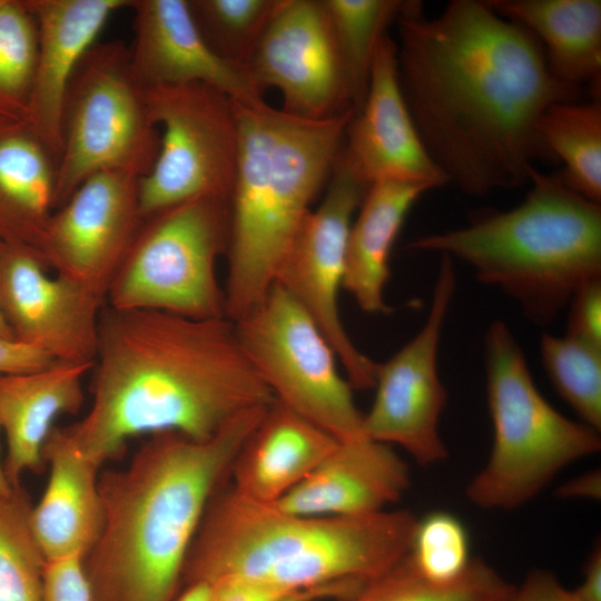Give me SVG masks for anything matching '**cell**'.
Returning a JSON list of instances; mask_svg holds the SVG:
<instances>
[{
    "label": "cell",
    "instance_id": "6da1fadb",
    "mask_svg": "<svg viewBox=\"0 0 601 601\" xmlns=\"http://www.w3.org/2000/svg\"><path fill=\"white\" fill-rule=\"evenodd\" d=\"M397 22V73L431 159L447 183L483 196L530 180L549 159L536 131L543 111L577 98L535 37L485 0H452L434 18L408 1Z\"/></svg>",
    "mask_w": 601,
    "mask_h": 601
},
{
    "label": "cell",
    "instance_id": "7a4b0ae2",
    "mask_svg": "<svg viewBox=\"0 0 601 601\" xmlns=\"http://www.w3.org/2000/svg\"><path fill=\"white\" fill-rule=\"evenodd\" d=\"M90 372L89 411L60 427L99 467L135 436L175 431L206 441L240 413L275 401L227 317L105 304Z\"/></svg>",
    "mask_w": 601,
    "mask_h": 601
},
{
    "label": "cell",
    "instance_id": "3957f363",
    "mask_svg": "<svg viewBox=\"0 0 601 601\" xmlns=\"http://www.w3.org/2000/svg\"><path fill=\"white\" fill-rule=\"evenodd\" d=\"M249 408L206 441L150 434L129 463L99 474L100 535L82 559L91 601H175L214 493L265 414Z\"/></svg>",
    "mask_w": 601,
    "mask_h": 601
},
{
    "label": "cell",
    "instance_id": "277c9868",
    "mask_svg": "<svg viewBox=\"0 0 601 601\" xmlns=\"http://www.w3.org/2000/svg\"><path fill=\"white\" fill-rule=\"evenodd\" d=\"M418 519L406 510L303 515L248 500L226 482L211 496L187 553L181 589L227 577L302 590L367 582L411 551Z\"/></svg>",
    "mask_w": 601,
    "mask_h": 601
},
{
    "label": "cell",
    "instance_id": "5b68a950",
    "mask_svg": "<svg viewBox=\"0 0 601 601\" xmlns=\"http://www.w3.org/2000/svg\"><path fill=\"white\" fill-rule=\"evenodd\" d=\"M231 100L238 160L224 296L225 316L235 322L274 284L312 203L329 179L355 111L314 120L264 100Z\"/></svg>",
    "mask_w": 601,
    "mask_h": 601
},
{
    "label": "cell",
    "instance_id": "8992f818",
    "mask_svg": "<svg viewBox=\"0 0 601 601\" xmlns=\"http://www.w3.org/2000/svg\"><path fill=\"white\" fill-rule=\"evenodd\" d=\"M515 208L480 211L463 228L408 247L470 265L480 282L514 299L532 323H551L584 284L601 278V204L570 189L559 174L530 173Z\"/></svg>",
    "mask_w": 601,
    "mask_h": 601
},
{
    "label": "cell",
    "instance_id": "52a82bcc",
    "mask_svg": "<svg viewBox=\"0 0 601 601\" xmlns=\"http://www.w3.org/2000/svg\"><path fill=\"white\" fill-rule=\"evenodd\" d=\"M485 356L494 440L466 496L483 510L513 511L534 499L565 466L598 453L600 432L565 417L548 403L520 345L501 321L487 328Z\"/></svg>",
    "mask_w": 601,
    "mask_h": 601
},
{
    "label": "cell",
    "instance_id": "ba28073f",
    "mask_svg": "<svg viewBox=\"0 0 601 601\" xmlns=\"http://www.w3.org/2000/svg\"><path fill=\"white\" fill-rule=\"evenodd\" d=\"M53 210L97 173L150 171L160 134L124 42L96 41L82 56L65 93Z\"/></svg>",
    "mask_w": 601,
    "mask_h": 601
},
{
    "label": "cell",
    "instance_id": "9c48e42d",
    "mask_svg": "<svg viewBox=\"0 0 601 601\" xmlns=\"http://www.w3.org/2000/svg\"><path fill=\"white\" fill-rule=\"evenodd\" d=\"M229 235L226 197L201 196L146 217L106 304L199 319L226 317L216 263L227 253Z\"/></svg>",
    "mask_w": 601,
    "mask_h": 601
},
{
    "label": "cell",
    "instance_id": "30bf717a",
    "mask_svg": "<svg viewBox=\"0 0 601 601\" xmlns=\"http://www.w3.org/2000/svg\"><path fill=\"white\" fill-rule=\"evenodd\" d=\"M239 343L276 401L337 441L363 434L364 414L323 332L277 283L234 322Z\"/></svg>",
    "mask_w": 601,
    "mask_h": 601
},
{
    "label": "cell",
    "instance_id": "8fae6325",
    "mask_svg": "<svg viewBox=\"0 0 601 601\" xmlns=\"http://www.w3.org/2000/svg\"><path fill=\"white\" fill-rule=\"evenodd\" d=\"M146 96L162 135L156 161L139 181L142 216L201 196L230 198L238 160L231 98L200 82L146 87Z\"/></svg>",
    "mask_w": 601,
    "mask_h": 601
},
{
    "label": "cell",
    "instance_id": "7c38bea8",
    "mask_svg": "<svg viewBox=\"0 0 601 601\" xmlns=\"http://www.w3.org/2000/svg\"><path fill=\"white\" fill-rule=\"evenodd\" d=\"M367 188L348 168L339 150L326 194L306 217L274 280L323 332L355 390L374 388L377 363L348 336L338 298L352 218Z\"/></svg>",
    "mask_w": 601,
    "mask_h": 601
},
{
    "label": "cell",
    "instance_id": "4fadbf2b",
    "mask_svg": "<svg viewBox=\"0 0 601 601\" xmlns=\"http://www.w3.org/2000/svg\"><path fill=\"white\" fill-rule=\"evenodd\" d=\"M454 289L453 259L442 255L425 324L392 357L376 364L375 398L363 417L365 436L401 446L422 465L447 456L439 431L447 392L437 372V351Z\"/></svg>",
    "mask_w": 601,
    "mask_h": 601
},
{
    "label": "cell",
    "instance_id": "5bb4252c",
    "mask_svg": "<svg viewBox=\"0 0 601 601\" xmlns=\"http://www.w3.org/2000/svg\"><path fill=\"white\" fill-rule=\"evenodd\" d=\"M140 178L126 170L90 176L52 211L45 231L40 255L46 266L89 288L105 303L145 220Z\"/></svg>",
    "mask_w": 601,
    "mask_h": 601
},
{
    "label": "cell",
    "instance_id": "9a60e30c",
    "mask_svg": "<svg viewBox=\"0 0 601 601\" xmlns=\"http://www.w3.org/2000/svg\"><path fill=\"white\" fill-rule=\"evenodd\" d=\"M247 68L264 92L280 91L289 115L322 120L353 109L323 0H282Z\"/></svg>",
    "mask_w": 601,
    "mask_h": 601
},
{
    "label": "cell",
    "instance_id": "2e32d148",
    "mask_svg": "<svg viewBox=\"0 0 601 601\" xmlns=\"http://www.w3.org/2000/svg\"><path fill=\"white\" fill-rule=\"evenodd\" d=\"M35 250L0 242V311L16 342L56 361L93 364L106 304L66 276L50 277Z\"/></svg>",
    "mask_w": 601,
    "mask_h": 601
},
{
    "label": "cell",
    "instance_id": "e0dca14e",
    "mask_svg": "<svg viewBox=\"0 0 601 601\" xmlns=\"http://www.w3.org/2000/svg\"><path fill=\"white\" fill-rule=\"evenodd\" d=\"M341 155L367 187L384 180L420 183L430 188L447 181L428 156L403 97L396 42L381 40L365 100L349 120Z\"/></svg>",
    "mask_w": 601,
    "mask_h": 601
},
{
    "label": "cell",
    "instance_id": "ac0fdd59",
    "mask_svg": "<svg viewBox=\"0 0 601 601\" xmlns=\"http://www.w3.org/2000/svg\"><path fill=\"white\" fill-rule=\"evenodd\" d=\"M134 41L129 48L145 87L209 85L234 100H263L248 69L219 58L201 37L188 0H130Z\"/></svg>",
    "mask_w": 601,
    "mask_h": 601
},
{
    "label": "cell",
    "instance_id": "d6986e66",
    "mask_svg": "<svg viewBox=\"0 0 601 601\" xmlns=\"http://www.w3.org/2000/svg\"><path fill=\"white\" fill-rule=\"evenodd\" d=\"M411 483L407 463L391 445L365 435L332 452L275 504L303 515L362 516L396 503Z\"/></svg>",
    "mask_w": 601,
    "mask_h": 601
},
{
    "label": "cell",
    "instance_id": "ffe728a7",
    "mask_svg": "<svg viewBox=\"0 0 601 601\" xmlns=\"http://www.w3.org/2000/svg\"><path fill=\"white\" fill-rule=\"evenodd\" d=\"M38 24V55L26 122L57 162L69 80L109 17L130 0H27Z\"/></svg>",
    "mask_w": 601,
    "mask_h": 601
},
{
    "label": "cell",
    "instance_id": "44dd1931",
    "mask_svg": "<svg viewBox=\"0 0 601 601\" xmlns=\"http://www.w3.org/2000/svg\"><path fill=\"white\" fill-rule=\"evenodd\" d=\"M42 457L49 465V477L40 501L31 509L33 535L47 561L83 559L102 528L100 467L71 444L60 426L51 430Z\"/></svg>",
    "mask_w": 601,
    "mask_h": 601
},
{
    "label": "cell",
    "instance_id": "7402d4cb",
    "mask_svg": "<svg viewBox=\"0 0 601 601\" xmlns=\"http://www.w3.org/2000/svg\"><path fill=\"white\" fill-rule=\"evenodd\" d=\"M92 365L56 361L35 372L0 374V422L7 437L2 464L12 487L21 485L26 471L43 470L42 449L55 420L81 408L82 380Z\"/></svg>",
    "mask_w": 601,
    "mask_h": 601
},
{
    "label": "cell",
    "instance_id": "603a6c76",
    "mask_svg": "<svg viewBox=\"0 0 601 601\" xmlns=\"http://www.w3.org/2000/svg\"><path fill=\"white\" fill-rule=\"evenodd\" d=\"M337 442L275 400L237 453L229 472V485L248 500L275 504L298 485Z\"/></svg>",
    "mask_w": 601,
    "mask_h": 601
},
{
    "label": "cell",
    "instance_id": "cb8c5ba5",
    "mask_svg": "<svg viewBox=\"0 0 601 601\" xmlns=\"http://www.w3.org/2000/svg\"><path fill=\"white\" fill-rule=\"evenodd\" d=\"M499 16L519 23L540 42L552 75L598 95L601 80L600 0H485Z\"/></svg>",
    "mask_w": 601,
    "mask_h": 601
},
{
    "label": "cell",
    "instance_id": "d4e9b609",
    "mask_svg": "<svg viewBox=\"0 0 601 601\" xmlns=\"http://www.w3.org/2000/svg\"><path fill=\"white\" fill-rule=\"evenodd\" d=\"M428 186L420 183L384 180L372 184L351 225L343 289L363 312H391L384 297L390 277V256L406 215Z\"/></svg>",
    "mask_w": 601,
    "mask_h": 601
},
{
    "label": "cell",
    "instance_id": "484cf974",
    "mask_svg": "<svg viewBox=\"0 0 601 601\" xmlns=\"http://www.w3.org/2000/svg\"><path fill=\"white\" fill-rule=\"evenodd\" d=\"M56 168V158L24 120L0 118V242L40 255L53 211Z\"/></svg>",
    "mask_w": 601,
    "mask_h": 601
},
{
    "label": "cell",
    "instance_id": "4316f807",
    "mask_svg": "<svg viewBox=\"0 0 601 601\" xmlns=\"http://www.w3.org/2000/svg\"><path fill=\"white\" fill-rule=\"evenodd\" d=\"M536 131L550 158L564 164L561 180L582 197L601 204V102L563 100L541 115Z\"/></svg>",
    "mask_w": 601,
    "mask_h": 601
},
{
    "label": "cell",
    "instance_id": "83f0119b",
    "mask_svg": "<svg viewBox=\"0 0 601 601\" xmlns=\"http://www.w3.org/2000/svg\"><path fill=\"white\" fill-rule=\"evenodd\" d=\"M515 590L480 558L472 559L452 581H431L420 573L408 553L346 601H512Z\"/></svg>",
    "mask_w": 601,
    "mask_h": 601
},
{
    "label": "cell",
    "instance_id": "f1b7e54d",
    "mask_svg": "<svg viewBox=\"0 0 601 601\" xmlns=\"http://www.w3.org/2000/svg\"><path fill=\"white\" fill-rule=\"evenodd\" d=\"M323 3L341 56L349 101L356 112L367 93L377 47L408 0H323Z\"/></svg>",
    "mask_w": 601,
    "mask_h": 601
},
{
    "label": "cell",
    "instance_id": "f546056e",
    "mask_svg": "<svg viewBox=\"0 0 601 601\" xmlns=\"http://www.w3.org/2000/svg\"><path fill=\"white\" fill-rule=\"evenodd\" d=\"M22 485L0 493V601H43L46 558L30 525Z\"/></svg>",
    "mask_w": 601,
    "mask_h": 601
},
{
    "label": "cell",
    "instance_id": "4dcf8cb0",
    "mask_svg": "<svg viewBox=\"0 0 601 601\" xmlns=\"http://www.w3.org/2000/svg\"><path fill=\"white\" fill-rule=\"evenodd\" d=\"M38 55L37 19L27 0H0V118L26 120Z\"/></svg>",
    "mask_w": 601,
    "mask_h": 601
},
{
    "label": "cell",
    "instance_id": "1f68e13d",
    "mask_svg": "<svg viewBox=\"0 0 601 601\" xmlns=\"http://www.w3.org/2000/svg\"><path fill=\"white\" fill-rule=\"evenodd\" d=\"M280 2L188 0L191 16L208 47L225 61L245 68Z\"/></svg>",
    "mask_w": 601,
    "mask_h": 601
},
{
    "label": "cell",
    "instance_id": "d6a6232c",
    "mask_svg": "<svg viewBox=\"0 0 601 601\" xmlns=\"http://www.w3.org/2000/svg\"><path fill=\"white\" fill-rule=\"evenodd\" d=\"M541 355L549 378L559 395L582 423L601 428V347L565 335L543 333Z\"/></svg>",
    "mask_w": 601,
    "mask_h": 601
},
{
    "label": "cell",
    "instance_id": "836d02e7",
    "mask_svg": "<svg viewBox=\"0 0 601 601\" xmlns=\"http://www.w3.org/2000/svg\"><path fill=\"white\" fill-rule=\"evenodd\" d=\"M410 558L426 579L449 582L460 577L472 558L462 522L447 512H433L417 521Z\"/></svg>",
    "mask_w": 601,
    "mask_h": 601
},
{
    "label": "cell",
    "instance_id": "e575fe53",
    "mask_svg": "<svg viewBox=\"0 0 601 601\" xmlns=\"http://www.w3.org/2000/svg\"><path fill=\"white\" fill-rule=\"evenodd\" d=\"M364 583L346 580L290 591L256 580L227 577L208 584L211 588V601H318L324 599L346 601Z\"/></svg>",
    "mask_w": 601,
    "mask_h": 601
},
{
    "label": "cell",
    "instance_id": "d590c367",
    "mask_svg": "<svg viewBox=\"0 0 601 601\" xmlns=\"http://www.w3.org/2000/svg\"><path fill=\"white\" fill-rule=\"evenodd\" d=\"M569 306L566 335L601 347V278L581 286Z\"/></svg>",
    "mask_w": 601,
    "mask_h": 601
},
{
    "label": "cell",
    "instance_id": "8d00e7d4",
    "mask_svg": "<svg viewBox=\"0 0 601 601\" xmlns=\"http://www.w3.org/2000/svg\"><path fill=\"white\" fill-rule=\"evenodd\" d=\"M43 601H91L82 558L71 556L46 562Z\"/></svg>",
    "mask_w": 601,
    "mask_h": 601
},
{
    "label": "cell",
    "instance_id": "74e56055",
    "mask_svg": "<svg viewBox=\"0 0 601 601\" xmlns=\"http://www.w3.org/2000/svg\"><path fill=\"white\" fill-rule=\"evenodd\" d=\"M53 362L55 358L40 349L0 338V374L35 372Z\"/></svg>",
    "mask_w": 601,
    "mask_h": 601
},
{
    "label": "cell",
    "instance_id": "f35d334b",
    "mask_svg": "<svg viewBox=\"0 0 601 601\" xmlns=\"http://www.w3.org/2000/svg\"><path fill=\"white\" fill-rule=\"evenodd\" d=\"M512 601H575L572 590L566 589L548 570H533L516 587Z\"/></svg>",
    "mask_w": 601,
    "mask_h": 601
},
{
    "label": "cell",
    "instance_id": "ab89813d",
    "mask_svg": "<svg viewBox=\"0 0 601 601\" xmlns=\"http://www.w3.org/2000/svg\"><path fill=\"white\" fill-rule=\"evenodd\" d=\"M575 601H601V548L598 542L583 568V580L572 590Z\"/></svg>",
    "mask_w": 601,
    "mask_h": 601
},
{
    "label": "cell",
    "instance_id": "60d3db41",
    "mask_svg": "<svg viewBox=\"0 0 601 601\" xmlns=\"http://www.w3.org/2000/svg\"><path fill=\"white\" fill-rule=\"evenodd\" d=\"M600 471L594 470L565 482L556 492L560 497L597 500L600 497Z\"/></svg>",
    "mask_w": 601,
    "mask_h": 601
},
{
    "label": "cell",
    "instance_id": "b9f144b4",
    "mask_svg": "<svg viewBox=\"0 0 601 601\" xmlns=\"http://www.w3.org/2000/svg\"><path fill=\"white\" fill-rule=\"evenodd\" d=\"M175 601H211V588L206 582L185 585Z\"/></svg>",
    "mask_w": 601,
    "mask_h": 601
},
{
    "label": "cell",
    "instance_id": "7bdbcfd3",
    "mask_svg": "<svg viewBox=\"0 0 601 601\" xmlns=\"http://www.w3.org/2000/svg\"><path fill=\"white\" fill-rule=\"evenodd\" d=\"M0 338L8 339V341H14L13 335L7 325L1 311H0Z\"/></svg>",
    "mask_w": 601,
    "mask_h": 601
},
{
    "label": "cell",
    "instance_id": "ee69618b",
    "mask_svg": "<svg viewBox=\"0 0 601 601\" xmlns=\"http://www.w3.org/2000/svg\"><path fill=\"white\" fill-rule=\"evenodd\" d=\"M0 428H1V422H0ZM11 490H12V486L9 484V482L6 479L3 464L0 459V493H8Z\"/></svg>",
    "mask_w": 601,
    "mask_h": 601
}]
</instances>
